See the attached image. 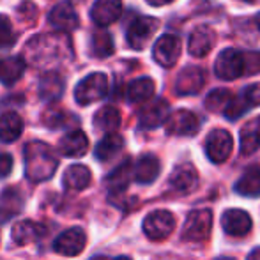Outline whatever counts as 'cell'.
I'll return each mask as SVG.
<instances>
[{"mask_svg":"<svg viewBox=\"0 0 260 260\" xmlns=\"http://www.w3.org/2000/svg\"><path fill=\"white\" fill-rule=\"evenodd\" d=\"M216 260H234V258H230V257H221V258H216Z\"/></svg>","mask_w":260,"mask_h":260,"instance_id":"obj_44","label":"cell"},{"mask_svg":"<svg viewBox=\"0 0 260 260\" xmlns=\"http://www.w3.org/2000/svg\"><path fill=\"white\" fill-rule=\"evenodd\" d=\"M248 260H260V248H255V250L250 253Z\"/></svg>","mask_w":260,"mask_h":260,"instance_id":"obj_41","label":"cell"},{"mask_svg":"<svg viewBox=\"0 0 260 260\" xmlns=\"http://www.w3.org/2000/svg\"><path fill=\"white\" fill-rule=\"evenodd\" d=\"M214 71L221 80H236L244 75V55L236 48H226L218 55Z\"/></svg>","mask_w":260,"mask_h":260,"instance_id":"obj_6","label":"cell"},{"mask_svg":"<svg viewBox=\"0 0 260 260\" xmlns=\"http://www.w3.org/2000/svg\"><path fill=\"white\" fill-rule=\"evenodd\" d=\"M64 94V78L57 71H50L39 82V96L45 101H57Z\"/></svg>","mask_w":260,"mask_h":260,"instance_id":"obj_26","label":"cell"},{"mask_svg":"<svg viewBox=\"0 0 260 260\" xmlns=\"http://www.w3.org/2000/svg\"><path fill=\"white\" fill-rule=\"evenodd\" d=\"M159 21L156 18L151 16H138L137 20H133L129 23V28L126 32L127 45L133 50H144L147 46V43L151 41V38L157 30Z\"/></svg>","mask_w":260,"mask_h":260,"instance_id":"obj_7","label":"cell"},{"mask_svg":"<svg viewBox=\"0 0 260 260\" xmlns=\"http://www.w3.org/2000/svg\"><path fill=\"white\" fill-rule=\"evenodd\" d=\"M13 170V157L7 152H0V179L7 177Z\"/></svg>","mask_w":260,"mask_h":260,"instance_id":"obj_38","label":"cell"},{"mask_svg":"<svg viewBox=\"0 0 260 260\" xmlns=\"http://www.w3.org/2000/svg\"><path fill=\"white\" fill-rule=\"evenodd\" d=\"M94 126L96 129L105 133H113L120 126V112L115 106H103L100 112L94 115Z\"/></svg>","mask_w":260,"mask_h":260,"instance_id":"obj_31","label":"cell"},{"mask_svg":"<svg viewBox=\"0 0 260 260\" xmlns=\"http://www.w3.org/2000/svg\"><path fill=\"white\" fill-rule=\"evenodd\" d=\"M159 170H161L159 159L154 154H144L137 161V165H135L133 177L140 184H151V182H154L157 179Z\"/></svg>","mask_w":260,"mask_h":260,"instance_id":"obj_22","label":"cell"},{"mask_svg":"<svg viewBox=\"0 0 260 260\" xmlns=\"http://www.w3.org/2000/svg\"><path fill=\"white\" fill-rule=\"evenodd\" d=\"M18 11H20V16L27 14V20H25V21H34L36 16H38V7H36L34 4H30V2L20 6V9H18Z\"/></svg>","mask_w":260,"mask_h":260,"instance_id":"obj_39","label":"cell"},{"mask_svg":"<svg viewBox=\"0 0 260 260\" xmlns=\"http://www.w3.org/2000/svg\"><path fill=\"white\" fill-rule=\"evenodd\" d=\"M241 98L246 103L248 108L251 106H260V83H255V85H250L241 92Z\"/></svg>","mask_w":260,"mask_h":260,"instance_id":"obj_36","label":"cell"},{"mask_svg":"<svg viewBox=\"0 0 260 260\" xmlns=\"http://www.w3.org/2000/svg\"><path fill=\"white\" fill-rule=\"evenodd\" d=\"M232 100V92L226 89H214L209 92V96L206 98V108L212 113L223 112L226 108V105Z\"/></svg>","mask_w":260,"mask_h":260,"instance_id":"obj_34","label":"cell"},{"mask_svg":"<svg viewBox=\"0 0 260 260\" xmlns=\"http://www.w3.org/2000/svg\"><path fill=\"white\" fill-rule=\"evenodd\" d=\"M122 14V0H96L90 9V18L96 25L106 27Z\"/></svg>","mask_w":260,"mask_h":260,"instance_id":"obj_17","label":"cell"},{"mask_svg":"<svg viewBox=\"0 0 260 260\" xmlns=\"http://www.w3.org/2000/svg\"><path fill=\"white\" fill-rule=\"evenodd\" d=\"M244 2H255V0H244Z\"/></svg>","mask_w":260,"mask_h":260,"instance_id":"obj_46","label":"cell"},{"mask_svg":"<svg viewBox=\"0 0 260 260\" xmlns=\"http://www.w3.org/2000/svg\"><path fill=\"white\" fill-rule=\"evenodd\" d=\"M212 229V212L209 209H197L189 212L182 226V241L186 243H204L209 239Z\"/></svg>","mask_w":260,"mask_h":260,"instance_id":"obj_3","label":"cell"},{"mask_svg":"<svg viewBox=\"0 0 260 260\" xmlns=\"http://www.w3.org/2000/svg\"><path fill=\"white\" fill-rule=\"evenodd\" d=\"M216 43V34L211 27L207 25H199V27L193 28V32L189 34V43H188V48L189 53L193 57H206V55L211 52L212 46Z\"/></svg>","mask_w":260,"mask_h":260,"instance_id":"obj_16","label":"cell"},{"mask_svg":"<svg viewBox=\"0 0 260 260\" xmlns=\"http://www.w3.org/2000/svg\"><path fill=\"white\" fill-rule=\"evenodd\" d=\"M90 170L85 165H73L66 170L64 177H62V186L68 191H82L90 184Z\"/></svg>","mask_w":260,"mask_h":260,"instance_id":"obj_23","label":"cell"},{"mask_svg":"<svg viewBox=\"0 0 260 260\" xmlns=\"http://www.w3.org/2000/svg\"><path fill=\"white\" fill-rule=\"evenodd\" d=\"M255 21H257V27H258V30H260V13L257 14V18H255Z\"/></svg>","mask_w":260,"mask_h":260,"instance_id":"obj_42","label":"cell"},{"mask_svg":"<svg viewBox=\"0 0 260 260\" xmlns=\"http://www.w3.org/2000/svg\"><path fill=\"white\" fill-rule=\"evenodd\" d=\"M25 60L21 57H9L0 60V82L4 85H13L23 76L25 73Z\"/></svg>","mask_w":260,"mask_h":260,"instance_id":"obj_27","label":"cell"},{"mask_svg":"<svg viewBox=\"0 0 260 260\" xmlns=\"http://www.w3.org/2000/svg\"><path fill=\"white\" fill-rule=\"evenodd\" d=\"M94 260H105V257H96V258H94Z\"/></svg>","mask_w":260,"mask_h":260,"instance_id":"obj_45","label":"cell"},{"mask_svg":"<svg viewBox=\"0 0 260 260\" xmlns=\"http://www.w3.org/2000/svg\"><path fill=\"white\" fill-rule=\"evenodd\" d=\"M48 23L52 25L55 30L60 32V34H66V32H71L75 28H78L80 18L71 2H60L58 6H55L50 11Z\"/></svg>","mask_w":260,"mask_h":260,"instance_id":"obj_11","label":"cell"},{"mask_svg":"<svg viewBox=\"0 0 260 260\" xmlns=\"http://www.w3.org/2000/svg\"><path fill=\"white\" fill-rule=\"evenodd\" d=\"M87 149H89V138L80 129L64 135L62 140L58 142V152L68 157H82Z\"/></svg>","mask_w":260,"mask_h":260,"instance_id":"obj_20","label":"cell"},{"mask_svg":"<svg viewBox=\"0 0 260 260\" xmlns=\"http://www.w3.org/2000/svg\"><path fill=\"white\" fill-rule=\"evenodd\" d=\"M206 85V73L202 68H197V66H188L184 68L177 76V82H175V92L179 96H191L197 94L204 89Z\"/></svg>","mask_w":260,"mask_h":260,"instance_id":"obj_13","label":"cell"},{"mask_svg":"<svg viewBox=\"0 0 260 260\" xmlns=\"http://www.w3.org/2000/svg\"><path fill=\"white\" fill-rule=\"evenodd\" d=\"M251 218L243 209H229L221 216V226L225 234L232 237H244L251 230Z\"/></svg>","mask_w":260,"mask_h":260,"instance_id":"obj_14","label":"cell"},{"mask_svg":"<svg viewBox=\"0 0 260 260\" xmlns=\"http://www.w3.org/2000/svg\"><path fill=\"white\" fill-rule=\"evenodd\" d=\"M170 115V106L165 100H154L149 105H145L138 113V120H140L142 127H157L161 124H165L167 117Z\"/></svg>","mask_w":260,"mask_h":260,"instance_id":"obj_18","label":"cell"},{"mask_svg":"<svg viewBox=\"0 0 260 260\" xmlns=\"http://www.w3.org/2000/svg\"><path fill=\"white\" fill-rule=\"evenodd\" d=\"M87 243V236L82 229L75 226V229H69L66 232H62L60 236L55 239L53 250L58 255H64V257H76L83 251Z\"/></svg>","mask_w":260,"mask_h":260,"instance_id":"obj_12","label":"cell"},{"mask_svg":"<svg viewBox=\"0 0 260 260\" xmlns=\"http://www.w3.org/2000/svg\"><path fill=\"white\" fill-rule=\"evenodd\" d=\"M25 157V175L32 182H43L55 174L58 167V157L53 149L45 142H28L23 149Z\"/></svg>","mask_w":260,"mask_h":260,"instance_id":"obj_2","label":"cell"},{"mask_svg":"<svg viewBox=\"0 0 260 260\" xmlns=\"http://www.w3.org/2000/svg\"><path fill=\"white\" fill-rule=\"evenodd\" d=\"M46 234V229L41 225V223L30 221V219H23V221H18L16 225L13 226V241L20 246H25V244L30 243H38L43 236Z\"/></svg>","mask_w":260,"mask_h":260,"instance_id":"obj_19","label":"cell"},{"mask_svg":"<svg viewBox=\"0 0 260 260\" xmlns=\"http://www.w3.org/2000/svg\"><path fill=\"white\" fill-rule=\"evenodd\" d=\"M14 43V32L9 18L0 14V48H7Z\"/></svg>","mask_w":260,"mask_h":260,"instance_id":"obj_35","label":"cell"},{"mask_svg":"<svg viewBox=\"0 0 260 260\" xmlns=\"http://www.w3.org/2000/svg\"><path fill=\"white\" fill-rule=\"evenodd\" d=\"M108 92V78L105 73H92L85 76L75 89V100L78 105L87 106L103 100Z\"/></svg>","mask_w":260,"mask_h":260,"instance_id":"obj_4","label":"cell"},{"mask_svg":"<svg viewBox=\"0 0 260 260\" xmlns=\"http://www.w3.org/2000/svg\"><path fill=\"white\" fill-rule=\"evenodd\" d=\"M124 147V138L117 133H110L106 135L103 140H100V144L96 145V151L94 154L100 161H110L112 157H115L122 151Z\"/></svg>","mask_w":260,"mask_h":260,"instance_id":"obj_30","label":"cell"},{"mask_svg":"<svg viewBox=\"0 0 260 260\" xmlns=\"http://www.w3.org/2000/svg\"><path fill=\"white\" fill-rule=\"evenodd\" d=\"M129 181H131V163L129 161H124L122 165H119V167L106 177V188L112 193H120L127 188Z\"/></svg>","mask_w":260,"mask_h":260,"instance_id":"obj_32","label":"cell"},{"mask_svg":"<svg viewBox=\"0 0 260 260\" xmlns=\"http://www.w3.org/2000/svg\"><path fill=\"white\" fill-rule=\"evenodd\" d=\"M25 57L34 68H55L73 57V46L66 34H41L25 46Z\"/></svg>","mask_w":260,"mask_h":260,"instance_id":"obj_1","label":"cell"},{"mask_svg":"<svg viewBox=\"0 0 260 260\" xmlns=\"http://www.w3.org/2000/svg\"><path fill=\"white\" fill-rule=\"evenodd\" d=\"M175 229V218L170 211L157 209L147 214L144 219V232L151 241H163L174 232Z\"/></svg>","mask_w":260,"mask_h":260,"instance_id":"obj_5","label":"cell"},{"mask_svg":"<svg viewBox=\"0 0 260 260\" xmlns=\"http://www.w3.org/2000/svg\"><path fill=\"white\" fill-rule=\"evenodd\" d=\"M154 60L163 68H174L181 57V39L174 34H165L154 43Z\"/></svg>","mask_w":260,"mask_h":260,"instance_id":"obj_10","label":"cell"},{"mask_svg":"<svg viewBox=\"0 0 260 260\" xmlns=\"http://www.w3.org/2000/svg\"><path fill=\"white\" fill-rule=\"evenodd\" d=\"M149 6H154V7H161V6H167V4H172L174 0H145Z\"/></svg>","mask_w":260,"mask_h":260,"instance_id":"obj_40","label":"cell"},{"mask_svg":"<svg viewBox=\"0 0 260 260\" xmlns=\"http://www.w3.org/2000/svg\"><path fill=\"white\" fill-rule=\"evenodd\" d=\"M115 260H131L129 257H117Z\"/></svg>","mask_w":260,"mask_h":260,"instance_id":"obj_43","label":"cell"},{"mask_svg":"<svg viewBox=\"0 0 260 260\" xmlns=\"http://www.w3.org/2000/svg\"><path fill=\"white\" fill-rule=\"evenodd\" d=\"M165 129L168 135H174V137H193L199 133L200 120L189 110H175L165 120Z\"/></svg>","mask_w":260,"mask_h":260,"instance_id":"obj_8","label":"cell"},{"mask_svg":"<svg viewBox=\"0 0 260 260\" xmlns=\"http://www.w3.org/2000/svg\"><path fill=\"white\" fill-rule=\"evenodd\" d=\"M156 85L152 82V78H137L127 85V100L131 103H144V101H149L152 96H154Z\"/></svg>","mask_w":260,"mask_h":260,"instance_id":"obj_29","label":"cell"},{"mask_svg":"<svg viewBox=\"0 0 260 260\" xmlns=\"http://www.w3.org/2000/svg\"><path fill=\"white\" fill-rule=\"evenodd\" d=\"M244 73H260V52H253L250 55H244Z\"/></svg>","mask_w":260,"mask_h":260,"instance_id":"obj_37","label":"cell"},{"mask_svg":"<svg viewBox=\"0 0 260 260\" xmlns=\"http://www.w3.org/2000/svg\"><path fill=\"white\" fill-rule=\"evenodd\" d=\"M236 191L243 197H260V167H250L236 182Z\"/></svg>","mask_w":260,"mask_h":260,"instance_id":"obj_28","label":"cell"},{"mask_svg":"<svg viewBox=\"0 0 260 260\" xmlns=\"http://www.w3.org/2000/svg\"><path fill=\"white\" fill-rule=\"evenodd\" d=\"M23 133V120L18 113L7 112L0 115V142L11 144L18 140Z\"/></svg>","mask_w":260,"mask_h":260,"instance_id":"obj_25","label":"cell"},{"mask_svg":"<svg viewBox=\"0 0 260 260\" xmlns=\"http://www.w3.org/2000/svg\"><path fill=\"white\" fill-rule=\"evenodd\" d=\"M234 138L226 129H212L206 142V152L212 163H225L232 154Z\"/></svg>","mask_w":260,"mask_h":260,"instance_id":"obj_9","label":"cell"},{"mask_svg":"<svg viewBox=\"0 0 260 260\" xmlns=\"http://www.w3.org/2000/svg\"><path fill=\"white\" fill-rule=\"evenodd\" d=\"M23 209V199H21L20 191L14 188H7L0 195V223L9 221L20 211Z\"/></svg>","mask_w":260,"mask_h":260,"instance_id":"obj_24","label":"cell"},{"mask_svg":"<svg viewBox=\"0 0 260 260\" xmlns=\"http://www.w3.org/2000/svg\"><path fill=\"white\" fill-rule=\"evenodd\" d=\"M113 39L108 32H96L90 39V53L96 58H106L113 53Z\"/></svg>","mask_w":260,"mask_h":260,"instance_id":"obj_33","label":"cell"},{"mask_svg":"<svg viewBox=\"0 0 260 260\" xmlns=\"http://www.w3.org/2000/svg\"><path fill=\"white\" fill-rule=\"evenodd\" d=\"M241 154L250 156L260 149V115L248 120L239 133Z\"/></svg>","mask_w":260,"mask_h":260,"instance_id":"obj_21","label":"cell"},{"mask_svg":"<svg viewBox=\"0 0 260 260\" xmlns=\"http://www.w3.org/2000/svg\"><path fill=\"white\" fill-rule=\"evenodd\" d=\"M170 186L179 195H188L199 186V172L191 163H182L170 175Z\"/></svg>","mask_w":260,"mask_h":260,"instance_id":"obj_15","label":"cell"}]
</instances>
